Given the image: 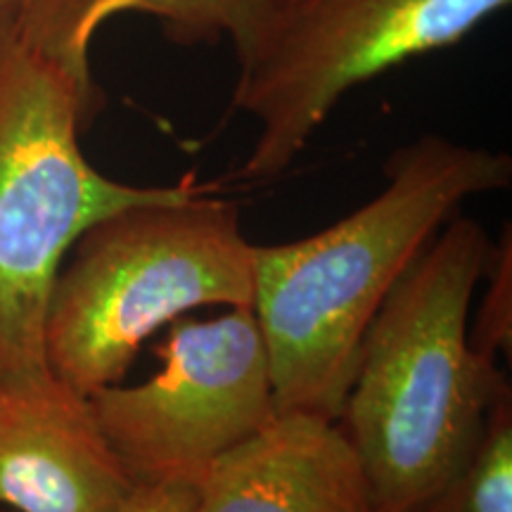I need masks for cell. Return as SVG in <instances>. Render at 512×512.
<instances>
[{
  "label": "cell",
  "mask_w": 512,
  "mask_h": 512,
  "mask_svg": "<svg viewBox=\"0 0 512 512\" xmlns=\"http://www.w3.org/2000/svg\"><path fill=\"white\" fill-rule=\"evenodd\" d=\"M415 512H512V389L491 408L472 458Z\"/></svg>",
  "instance_id": "obj_10"
},
{
  "label": "cell",
  "mask_w": 512,
  "mask_h": 512,
  "mask_svg": "<svg viewBox=\"0 0 512 512\" xmlns=\"http://www.w3.org/2000/svg\"><path fill=\"white\" fill-rule=\"evenodd\" d=\"M302 3V0H280V5H297Z\"/></svg>",
  "instance_id": "obj_14"
},
{
  "label": "cell",
  "mask_w": 512,
  "mask_h": 512,
  "mask_svg": "<svg viewBox=\"0 0 512 512\" xmlns=\"http://www.w3.org/2000/svg\"><path fill=\"white\" fill-rule=\"evenodd\" d=\"M133 486L88 396L60 377L0 384V508L117 512Z\"/></svg>",
  "instance_id": "obj_7"
},
{
  "label": "cell",
  "mask_w": 512,
  "mask_h": 512,
  "mask_svg": "<svg viewBox=\"0 0 512 512\" xmlns=\"http://www.w3.org/2000/svg\"><path fill=\"white\" fill-rule=\"evenodd\" d=\"M510 0H302L280 5L238 60L233 107L259 124L238 178L268 183L351 88L463 41Z\"/></svg>",
  "instance_id": "obj_5"
},
{
  "label": "cell",
  "mask_w": 512,
  "mask_h": 512,
  "mask_svg": "<svg viewBox=\"0 0 512 512\" xmlns=\"http://www.w3.org/2000/svg\"><path fill=\"white\" fill-rule=\"evenodd\" d=\"M195 496L192 484H136L117 512H190Z\"/></svg>",
  "instance_id": "obj_12"
},
{
  "label": "cell",
  "mask_w": 512,
  "mask_h": 512,
  "mask_svg": "<svg viewBox=\"0 0 512 512\" xmlns=\"http://www.w3.org/2000/svg\"><path fill=\"white\" fill-rule=\"evenodd\" d=\"M373 200L287 245H256L252 309L278 413L337 420L363 335L401 275L467 200L510 188L512 157L425 133L384 164Z\"/></svg>",
  "instance_id": "obj_1"
},
{
  "label": "cell",
  "mask_w": 512,
  "mask_h": 512,
  "mask_svg": "<svg viewBox=\"0 0 512 512\" xmlns=\"http://www.w3.org/2000/svg\"><path fill=\"white\" fill-rule=\"evenodd\" d=\"M15 5H17V0H0V19L8 15V12L15 10Z\"/></svg>",
  "instance_id": "obj_13"
},
{
  "label": "cell",
  "mask_w": 512,
  "mask_h": 512,
  "mask_svg": "<svg viewBox=\"0 0 512 512\" xmlns=\"http://www.w3.org/2000/svg\"><path fill=\"white\" fill-rule=\"evenodd\" d=\"M102 102L55 60L0 19V384L53 380L46 358V313L64 256L93 223L136 204L195 188L128 185L100 174L79 136Z\"/></svg>",
  "instance_id": "obj_4"
},
{
  "label": "cell",
  "mask_w": 512,
  "mask_h": 512,
  "mask_svg": "<svg viewBox=\"0 0 512 512\" xmlns=\"http://www.w3.org/2000/svg\"><path fill=\"white\" fill-rule=\"evenodd\" d=\"M486 292L475 323L467 330L470 347L486 358L512 351V233L505 226L503 235L494 242L489 266H486Z\"/></svg>",
  "instance_id": "obj_11"
},
{
  "label": "cell",
  "mask_w": 512,
  "mask_h": 512,
  "mask_svg": "<svg viewBox=\"0 0 512 512\" xmlns=\"http://www.w3.org/2000/svg\"><path fill=\"white\" fill-rule=\"evenodd\" d=\"M57 273L46 313L55 377L91 396L126 377L143 344L202 306H252L256 245L214 185L93 223Z\"/></svg>",
  "instance_id": "obj_3"
},
{
  "label": "cell",
  "mask_w": 512,
  "mask_h": 512,
  "mask_svg": "<svg viewBox=\"0 0 512 512\" xmlns=\"http://www.w3.org/2000/svg\"><path fill=\"white\" fill-rule=\"evenodd\" d=\"M491 249L482 223L453 216L363 335L337 422L361 460L373 512H415L430 501L472 458L510 389L498 361L467 335Z\"/></svg>",
  "instance_id": "obj_2"
},
{
  "label": "cell",
  "mask_w": 512,
  "mask_h": 512,
  "mask_svg": "<svg viewBox=\"0 0 512 512\" xmlns=\"http://www.w3.org/2000/svg\"><path fill=\"white\" fill-rule=\"evenodd\" d=\"M150 380L88 396L133 484H192L273 420L271 361L252 306L209 320H174Z\"/></svg>",
  "instance_id": "obj_6"
},
{
  "label": "cell",
  "mask_w": 512,
  "mask_h": 512,
  "mask_svg": "<svg viewBox=\"0 0 512 512\" xmlns=\"http://www.w3.org/2000/svg\"><path fill=\"white\" fill-rule=\"evenodd\" d=\"M190 512H373L361 460L337 420L275 413L195 484Z\"/></svg>",
  "instance_id": "obj_8"
},
{
  "label": "cell",
  "mask_w": 512,
  "mask_h": 512,
  "mask_svg": "<svg viewBox=\"0 0 512 512\" xmlns=\"http://www.w3.org/2000/svg\"><path fill=\"white\" fill-rule=\"evenodd\" d=\"M278 10L280 0H17L12 22L31 48L102 102L91 74V41L119 12L150 15L181 46L230 41L238 57L259 41Z\"/></svg>",
  "instance_id": "obj_9"
},
{
  "label": "cell",
  "mask_w": 512,
  "mask_h": 512,
  "mask_svg": "<svg viewBox=\"0 0 512 512\" xmlns=\"http://www.w3.org/2000/svg\"><path fill=\"white\" fill-rule=\"evenodd\" d=\"M0 512H12V510H5V508H0Z\"/></svg>",
  "instance_id": "obj_15"
}]
</instances>
